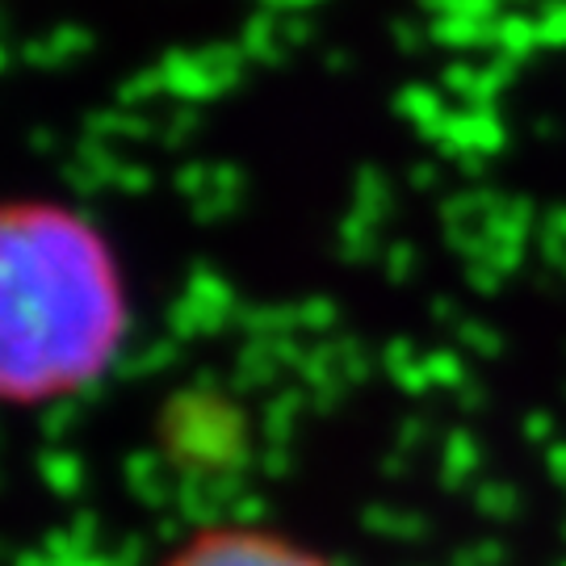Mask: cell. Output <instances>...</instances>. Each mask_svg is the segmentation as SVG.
I'll list each match as a JSON object with an SVG mask.
<instances>
[{"instance_id": "obj_1", "label": "cell", "mask_w": 566, "mask_h": 566, "mask_svg": "<svg viewBox=\"0 0 566 566\" xmlns=\"http://www.w3.org/2000/svg\"><path fill=\"white\" fill-rule=\"evenodd\" d=\"M135 306L118 248L88 210L0 202V407L39 411L109 378Z\"/></svg>"}, {"instance_id": "obj_3", "label": "cell", "mask_w": 566, "mask_h": 566, "mask_svg": "<svg viewBox=\"0 0 566 566\" xmlns=\"http://www.w3.org/2000/svg\"><path fill=\"white\" fill-rule=\"evenodd\" d=\"M160 441L181 470H223L243 458V416L223 395L185 390L164 411Z\"/></svg>"}, {"instance_id": "obj_2", "label": "cell", "mask_w": 566, "mask_h": 566, "mask_svg": "<svg viewBox=\"0 0 566 566\" xmlns=\"http://www.w3.org/2000/svg\"><path fill=\"white\" fill-rule=\"evenodd\" d=\"M151 566H340L332 554L285 528L219 521L185 533L177 546Z\"/></svg>"}]
</instances>
